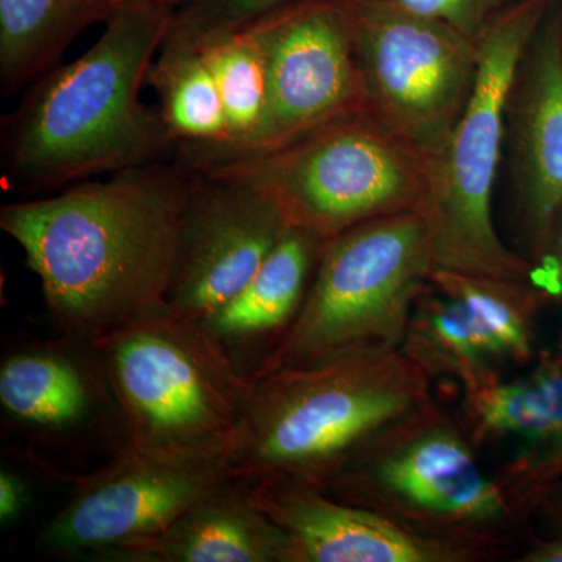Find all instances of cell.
Returning <instances> with one entry per match:
<instances>
[{"mask_svg":"<svg viewBox=\"0 0 562 562\" xmlns=\"http://www.w3.org/2000/svg\"><path fill=\"white\" fill-rule=\"evenodd\" d=\"M191 180L154 161L0 209L63 335L92 342L165 303Z\"/></svg>","mask_w":562,"mask_h":562,"instance_id":"cell-1","label":"cell"},{"mask_svg":"<svg viewBox=\"0 0 562 562\" xmlns=\"http://www.w3.org/2000/svg\"><path fill=\"white\" fill-rule=\"evenodd\" d=\"M172 14L150 0L116 7L90 49L33 81L2 122L7 187L47 195L176 154L160 111L139 98Z\"/></svg>","mask_w":562,"mask_h":562,"instance_id":"cell-2","label":"cell"},{"mask_svg":"<svg viewBox=\"0 0 562 562\" xmlns=\"http://www.w3.org/2000/svg\"><path fill=\"white\" fill-rule=\"evenodd\" d=\"M431 397V380L401 349L249 376L225 475L324 490L369 439Z\"/></svg>","mask_w":562,"mask_h":562,"instance_id":"cell-3","label":"cell"},{"mask_svg":"<svg viewBox=\"0 0 562 562\" xmlns=\"http://www.w3.org/2000/svg\"><path fill=\"white\" fill-rule=\"evenodd\" d=\"M127 446L172 462H220L246 412L247 379L205 325L166 303L91 342Z\"/></svg>","mask_w":562,"mask_h":562,"instance_id":"cell-4","label":"cell"},{"mask_svg":"<svg viewBox=\"0 0 562 562\" xmlns=\"http://www.w3.org/2000/svg\"><path fill=\"white\" fill-rule=\"evenodd\" d=\"M322 491L491 561L512 553L525 527L460 417L432 397L376 432Z\"/></svg>","mask_w":562,"mask_h":562,"instance_id":"cell-5","label":"cell"},{"mask_svg":"<svg viewBox=\"0 0 562 562\" xmlns=\"http://www.w3.org/2000/svg\"><path fill=\"white\" fill-rule=\"evenodd\" d=\"M191 171L261 191L291 227L333 238L364 222L422 213L430 166L368 110L353 111L273 149L177 150Z\"/></svg>","mask_w":562,"mask_h":562,"instance_id":"cell-6","label":"cell"},{"mask_svg":"<svg viewBox=\"0 0 562 562\" xmlns=\"http://www.w3.org/2000/svg\"><path fill=\"white\" fill-rule=\"evenodd\" d=\"M552 0H517L480 40L471 98L438 160L422 216L438 269L536 279L538 268L502 238L494 220V191L505 144L506 106L525 50Z\"/></svg>","mask_w":562,"mask_h":562,"instance_id":"cell-7","label":"cell"},{"mask_svg":"<svg viewBox=\"0 0 562 562\" xmlns=\"http://www.w3.org/2000/svg\"><path fill=\"white\" fill-rule=\"evenodd\" d=\"M432 269L427 222L417 211L333 236L297 319L255 375L336 355L401 349Z\"/></svg>","mask_w":562,"mask_h":562,"instance_id":"cell-8","label":"cell"},{"mask_svg":"<svg viewBox=\"0 0 562 562\" xmlns=\"http://www.w3.org/2000/svg\"><path fill=\"white\" fill-rule=\"evenodd\" d=\"M366 110L431 166L468 105L480 44L387 0H344Z\"/></svg>","mask_w":562,"mask_h":562,"instance_id":"cell-9","label":"cell"},{"mask_svg":"<svg viewBox=\"0 0 562 562\" xmlns=\"http://www.w3.org/2000/svg\"><path fill=\"white\" fill-rule=\"evenodd\" d=\"M251 27L266 50L269 101L260 139L249 151L283 146L366 110L344 0H297Z\"/></svg>","mask_w":562,"mask_h":562,"instance_id":"cell-10","label":"cell"},{"mask_svg":"<svg viewBox=\"0 0 562 562\" xmlns=\"http://www.w3.org/2000/svg\"><path fill=\"white\" fill-rule=\"evenodd\" d=\"M291 225L261 191L192 171L165 303L205 325L243 291Z\"/></svg>","mask_w":562,"mask_h":562,"instance_id":"cell-11","label":"cell"},{"mask_svg":"<svg viewBox=\"0 0 562 562\" xmlns=\"http://www.w3.org/2000/svg\"><path fill=\"white\" fill-rule=\"evenodd\" d=\"M220 462H172L125 446L74 484L65 506L41 532L52 557L106 554L157 536L221 480Z\"/></svg>","mask_w":562,"mask_h":562,"instance_id":"cell-12","label":"cell"},{"mask_svg":"<svg viewBox=\"0 0 562 562\" xmlns=\"http://www.w3.org/2000/svg\"><path fill=\"white\" fill-rule=\"evenodd\" d=\"M503 155L514 241L541 268L562 210V16L552 7L514 77Z\"/></svg>","mask_w":562,"mask_h":562,"instance_id":"cell-13","label":"cell"},{"mask_svg":"<svg viewBox=\"0 0 562 562\" xmlns=\"http://www.w3.org/2000/svg\"><path fill=\"white\" fill-rule=\"evenodd\" d=\"M460 405L476 449L508 443L494 479L527 525L562 483V346L539 350L519 373L461 392Z\"/></svg>","mask_w":562,"mask_h":562,"instance_id":"cell-14","label":"cell"},{"mask_svg":"<svg viewBox=\"0 0 562 562\" xmlns=\"http://www.w3.org/2000/svg\"><path fill=\"white\" fill-rule=\"evenodd\" d=\"M246 487L255 506L286 535L288 562L491 561L472 547L417 535L316 487L288 483H246Z\"/></svg>","mask_w":562,"mask_h":562,"instance_id":"cell-15","label":"cell"},{"mask_svg":"<svg viewBox=\"0 0 562 562\" xmlns=\"http://www.w3.org/2000/svg\"><path fill=\"white\" fill-rule=\"evenodd\" d=\"M0 406L3 419L32 442H69L102 414L121 417L94 347L63 333L60 341L3 357Z\"/></svg>","mask_w":562,"mask_h":562,"instance_id":"cell-16","label":"cell"},{"mask_svg":"<svg viewBox=\"0 0 562 562\" xmlns=\"http://www.w3.org/2000/svg\"><path fill=\"white\" fill-rule=\"evenodd\" d=\"M325 239L290 227L260 271L205 324L244 379L260 371L301 313Z\"/></svg>","mask_w":562,"mask_h":562,"instance_id":"cell-17","label":"cell"},{"mask_svg":"<svg viewBox=\"0 0 562 562\" xmlns=\"http://www.w3.org/2000/svg\"><path fill=\"white\" fill-rule=\"evenodd\" d=\"M105 562H288V538L255 506L246 483L224 479L149 539Z\"/></svg>","mask_w":562,"mask_h":562,"instance_id":"cell-18","label":"cell"},{"mask_svg":"<svg viewBox=\"0 0 562 562\" xmlns=\"http://www.w3.org/2000/svg\"><path fill=\"white\" fill-rule=\"evenodd\" d=\"M401 350L432 383L449 380L461 392L509 375L486 319L471 303L428 286L414 306Z\"/></svg>","mask_w":562,"mask_h":562,"instance_id":"cell-19","label":"cell"},{"mask_svg":"<svg viewBox=\"0 0 562 562\" xmlns=\"http://www.w3.org/2000/svg\"><path fill=\"white\" fill-rule=\"evenodd\" d=\"M116 7L105 0H0V85L5 94L60 65L70 44Z\"/></svg>","mask_w":562,"mask_h":562,"instance_id":"cell-20","label":"cell"},{"mask_svg":"<svg viewBox=\"0 0 562 562\" xmlns=\"http://www.w3.org/2000/svg\"><path fill=\"white\" fill-rule=\"evenodd\" d=\"M146 83L157 94V109L177 147L224 146V105L213 70L198 44L166 32Z\"/></svg>","mask_w":562,"mask_h":562,"instance_id":"cell-21","label":"cell"},{"mask_svg":"<svg viewBox=\"0 0 562 562\" xmlns=\"http://www.w3.org/2000/svg\"><path fill=\"white\" fill-rule=\"evenodd\" d=\"M194 44L201 47L216 79L227 139L217 149L183 146L177 149L209 154H241L254 149L265 127L269 101L268 60L260 35L250 25Z\"/></svg>","mask_w":562,"mask_h":562,"instance_id":"cell-22","label":"cell"},{"mask_svg":"<svg viewBox=\"0 0 562 562\" xmlns=\"http://www.w3.org/2000/svg\"><path fill=\"white\" fill-rule=\"evenodd\" d=\"M297 0H188L173 11L168 32L201 43L213 36L244 31Z\"/></svg>","mask_w":562,"mask_h":562,"instance_id":"cell-23","label":"cell"},{"mask_svg":"<svg viewBox=\"0 0 562 562\" xmlns=\"http://www.w3.org/2000/svg\"><path fill=\"white\" fill-rule=\"evenodd\" d=\"M428 20L442 22L476 43L517 0H387Z\"/></svg>","mask_w":562,"mask_h":562,"instance_id":"cell-24","label":"cell"},{"mask_svg":"<svg viewBox=\"0 0 562 562\" xmlns=\"http://www.w3.org/2000/svg\"><path fill=\"white\" fill-rule=\"evenodd\" d=\"M29 502L27 484L18 473L3 468L0 471V522L3 527L21 516Z\"/></svg>","mask_w":562,"mask_h":562,"instance_id":"cell-25","label":"cell"},{"mask_svg":"<svg viewBox=\"0 0 562 562\" xmlns=\"http://www.w3.org/2000/svg\"><path fill=\"white\" fill-rule=\"evenodd\" d=\"M516 561L562 562V530L552 531L546 538L531 539Z\"/></svg>","mask_w":562,"mask_h":562,"instance_id":"cell-26","label":"cell"},{"mask_svg":"<svg viewBox=\"0 0 562 562\" xmlns=\"http://www.w3.org/2000/svg\"><path fill=\"white\" fill-rule=\"evenodd\" d=\"M541 269L553 273V281H557L562 294V210L554 222L552 241H550L549 257L541 266Z\"/></svg>","mask_w":562,"mask_h":562,"instance_id":"cell-27","label":"cell"},{"mask_svg":"<svg viewBox=\"0 0 562 562\" xmlns=\"http://www.w3.org/2000/svg\"><path fill=\"white\" fill-rule=\"evenodd\" d=\"M536 516L541 517L550 531L562 530V483L546 498Z\"/></svg>","mask_w":562,"mask_h":562,"instance_id":"cell-28","label":"cell"},{"mask_svg":"<svg viewBox=\"0 0 562 562\" xmlns=\"http://www.w3.org/2000/svg\"><path fill=\"white\" fill-rule=\"evenodd\" d=\"M150 2L157 3V5L165 7V9L176 11L181 5L188 2V0H150Z\"/></svg>","mask_w":562,"mask_h":562,"instance_id":"cell-29","label":"cell"},{"mask_svg":"<svg viewBox=\"0 0 562 562\" xmlns=\"http://www.w3.org/2000/svg\"><path fill=\"white\" fill-rule=\"evenodd\" d=\"M105 2H109L110 5H113V7H121V5H125V3L136 2V0H105Z\"/></svg>","mask_w":562,"mask_h":562,"instance_id":"cell-30","label":"cell"}]
</instances>
